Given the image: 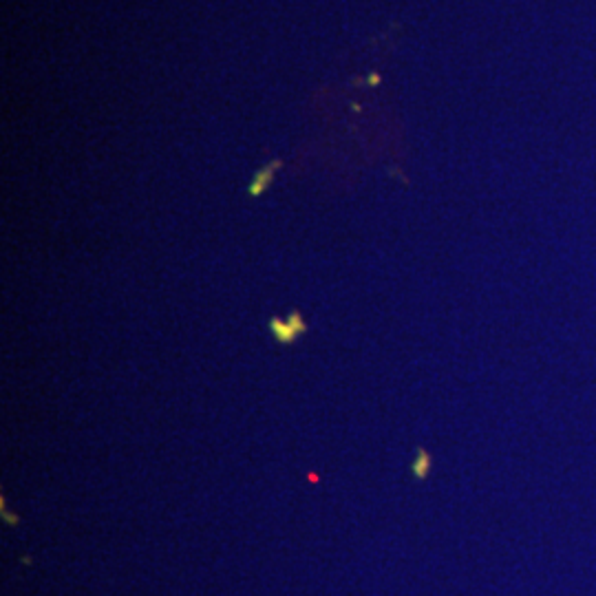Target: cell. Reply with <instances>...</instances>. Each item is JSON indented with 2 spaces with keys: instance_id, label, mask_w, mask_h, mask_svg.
<instances>
[{
  "instance_id": "obj_1",
  "label": "cell",
  "mask_w": 596,
  "mask_h": 596,
  "mask_svg": "<svg viewBox=\"0 0 596 596\" xmlns=\"http://www.w3.org/2000/svg\"><path fill=\"white\" fill-rule=\"evenodd\" d=\"M281 166V162H272L268 168H263L261 173H257V177H254V182H252V186H250V195L252 197H259L265 188H268V184L272 182V175H274V170Z\"/></svg>"
}]
</instances>
